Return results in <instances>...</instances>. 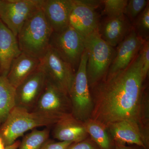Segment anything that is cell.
Instances as JSON below:
<instances>
[{
  "label": "cell",
  "instance_id": "cell-1",
  "mask_svg": "<svg viewBox=\"0 0 149 149\" xmlns=\"http://www.w3.org/2000/svg\"><path fill=\"white\" fill-rule=\"evenodd\" d=\"M140 51L126 69L91 88L93 109L91 118L107 129L112 123L123 120L138 123L146 80Z\"/></svg>",
  "mask_w": 149,
  "mask_h": 149
},
{
  "label": "cell",
  "instance_id": "cell-2",
  "mask_svg": "<svg viewBox=\"0 0 149 149\" xmlns=\"http://www.w3.org/2000/svg\"><path fill=\"white\" fill-rule=\"evenodd\" d=\"M53 32L42 9L37 10L25 22L17 36L21 52L41 59L49 48Z\"/></svg>",
  "mask_w": 149,
  "mask_h": 149
},
{
  "label": "cell",
  "instance_id": "cell-3",
  "mask_svg": "<svg viewBox=\"0 0 149 149\" xmlns=\"http://www.w3.org/2000/svg\"><path fill=\"white\" fill-rule=\"evenodd\" d=\"M61 119L15 107L5 122L0 126V137L5 146H8L13 144L27 131L42 126L52 127Z\"/></svg>",
  "mask_w": 149,
  "mask_h": 149
},
{
  "label": "cell",
  "instance_id": "cell-4",
  "mask_svg": "<svg viewBox=\"0 0 149 149\" xmlns=\"http://www.w3.org/2000/svg\"><path fill=\"white\" fill-rule=\"evenodd\" d=\"M85 47L88 55L86 71L91 88L106 76L116 50L102 39L98 29L85 37Z\"/></svg>",
  "mask_w": 149,
  "mask_h": 149
},
{
  "label": "cell",
  "instance_id": "cell-5",
  "mask_svg": "<svg viewBox=\"0 0 149 149\" xmlns=\"http://www.w3.org/2000/svg\"><path fill=\"white\" fill-rule=\"evenodd\" d=\"M88 55L85 49L69 94L72 107V115L77 120L85 122L91 118L93 102L88 84L86 67Z\"/></svg>",
  "mask_w": 149,
  "mask_h": 149
},
{
  "label": "cell",
  "instance_id": "cell-6",
  "mask_svg": "<svg viewBox=\"0 0 149 149\" xmlns=\"http://www.w3.org/2000/svg\"><path fill=\"white\" fill-rule=\"evenodd\" d=\"M49 46L75 71L85 49V37L70 26L53 32Z\"/></svg>",
  "mask_w": 149,
  "mask_h": 149
},
{
  "label": "cell",
  "instance_id": "cell-7",
  "mask_svg": "<svg viewBox=\"0 0 149 149\" xmlns=\"http://www.w3.org/2000/svg\"><path fill=\"white\" fill-rule=\"evenodd\" d=\"M39 68L45 74L47 81L69 95L75 71L50 47L40 60Z\"/></svg>",
  "mask_w": 149,
  "mask_h": 149
},
{
  "label": "cell",
  "instance_id": "cell-8",
  "mask_svg": "<svg viewBox=\"0 0 149 149\" xmlns=\"http://www.w3.org/2000/svg\"><path fill=\"white\" fill-rule=\"evenodd\" d=\"M42 0H2L0 19L16 37L25 22L41 8Z\"/></svg>",
  "mask_w": 149,
  "mask_h": 149
},
{
  "label": "cell",
  "instance_id": "cell-9",
  "mask_svg": "<svg viewBox=\"0 0 149 149\" xmlns=\"http://www.w3.org/2000/svg\"><path fill=\"white\" fill-rule=\"evenodd\" d=\"M31 111L63 118L72 115V104L67 93L47 81Z\"/></svg>",
  "mask_w": 149,
  "mask_h": 149
},
{
  "label": "cell",
  "instance_id": "cell-10",
  "mask_svg": "<svg viewBox=\"0 0 149 149\" xmlns=\"http://www.w3.org/2000/svg\"><path fill=\"white\" fill-rule=\"evenodd\" d=\"M70 15L69 26L84 37L98 28L99 16L96 9L101 1L73 0Z\"/></svg>",
  "mask_w": 149,
  "mask_h": 149
},
{
  "label": "cell",
  "instance_id": "cell-11",
  "mask_svg": "<svg viewBox=\"0 0 149 149\" xmlns=\"http://www.w3.org/2000/svg\"><path fill=\"white\" fill-rule=\"evenodd\" d=\"M47 82L45 74L38 68L15 88V107L32 111Z\"/></svg>",
  "mask_w": 149,
  "mask_h": 149
},
{
  "label": "cell",
  "instance_id": "cell-12",
  "mask_svg": "<svg viewBox=\"0 0 149 149\" xmlns=\"http://www.w3.org/2000/svg\"><path fill=\"white\" fill-rule=\"evenodd\" d=\"M146 41L139 37L133 29L118 45L114 58L105 78L126 69L139 53Z\"/></svg>",
  "mask_w": 149,
  "mask_h": 149
},
{
  "label": "cell",
  "instance_id": "cell-13",
  "mask_svg": "<svg viewBox=\"0 0 149 149\" xmlns=\"http://www.w3.org/2000/svg\"><path fill=\"white\" fill-rule=\"evenodd\" d=\"M73 3V0H42L41 9L53 32L69 26Z\"/></svg>",
  "mask_w": 149,
  "mask_h": 149
},
{
  "label": "cell",
  "instance_id": "cell-14",
  "mask_svg": "<svg viewBox=\"0 0 149 149\" xmlns=\"http://www.w3.org/2000/svg\"><path fill=\"white\" fill-rule=\"evenodd\" d=\"M133 29V24L124 14L107 17L98 28L102 39L113 47L118 45Z\"/></svg>",
  "mask_w": 149,
  "mask_h": 149
},
{
  "label": "cell",
  "instance_id": "cell-15",
  "mask_svg": "<svg viewBox=\"0 0 149 149\" xmlns=\"http://www.w3.org/2000/svg\"><path fill=\"white\" fill-rule=\"evenodd\" d=\"M114 143L135 145L147 149L137 122L123 120L110 124L107 128Z\"/></svg>",
  "mask_w": 149,
  "mask_h": 149
},
{
  "label": "cell",
  "instance_id": "cell-16",
  "mask_svg": "<svg viewBox=\"0 0 149 149\" xmlns=\"http://www.w3.org/2000/svg\"><path fill=\"white\" fill-rule=\"evenodd\" d=\"M22 52L17 37L0 19V76L7 77L13 61Z\"/></svg>",
  "mask_w": 149,
  "mask_h": 149
},
{
  "label": "cell",
  "instance_id": "cell-17",
  "mask_svg": "<svg viewBox=\"0 0 149 149\" xmlns=\"http://www.w3.org/2000/svg\"><path fill=\"white\" fill-rule=\"evenodd\" d=\"M53 127V137L59 141L77 143L89 136L84 123L77 120L72 115L59 120Z\"/></svg>",
  "mask_w": 149,
  "mask_h": 149
},
{
  "label": "cell",
  "instance_id": "cell-18",
  "mask_svg": "<svg viewBox=\"0 0 149 149\" xmlns=\"http://www.w3.org/2000/svg\"><path fill=\"white\" fill-rule=\"evenodd\" d=\"M40 60L22 52L13 61L7 78L16 88L39 68Z\"/></svg>",
  "mask_w": 149,
  "mask_h": 149
},
{
  "label": "cell",
  "instance_id": "cell-19",
  "mask_svg": "<svg viewBox=\"0 0 149 149\" xmlns=\"http://www.w3.org/2000/svg\"><path fill=\"white\" fill-rule=\"evenodd\" d=\"M15 88L7 77L0 76V126L15 107Z\"/></svg>",
  "mask_w": 149,
  "mask_h": 149
},
{
  "label": "cell",
  "instance_id": "cell-20",
  "mask_svg": "<svg viewBox=\"0 0 149 149\" xmlns=\"http://www.w3.org/2000/svg\"><path fill=\"white\" fill-rule=\"evenodd\" d=\"M83 123L89 137L100 149H115L114 142L104 125L91 118Z\"/></svg>",
  "mask_w": 149,
  "mask_h": 149
},
{
  "label": "cell",
  "instance_id": "cell-21",
  "mask_svg": "<svg viewBox=\"0 0 149 149\" xmlns=\"http://www.w3.org/2000/svg\"><path fill=\"white\" fill-rule=\"evenodd\" d=\"M51 127L42 130L33 129L23 137L17 149H40L49 139Z\"/></svg>",
  "mask_w": 149,
  "mask_h": 149
},
{
  "label": "cell",
  "instance_id": "cell-22",
  "mask_svg": "<svg viewBox=\"0 0 149 149\" xmlns=\"http://www.w3.org/2000/svg\"><path fill=\"white\" fill-rule=\"evenodd\" d=\"M138 124L147 149H149V98L147 89H144L143 93Z\"/></svg>",
  "mask_w": 149,
  "mask_h": 149
},
{
  "label": "cell",
  "instance_id": "cell-23",
  "mask_svg": "<svg viewBox=\"0 0 149 149\" xmlns=\"http://www.w3.org/2000/svg\"><path fill=\"white\" fill-rule=\"evenodd\" d=\"M133 29L139 37L146 41L149 40V4L133 22Z\"/></svg>",
  "mask_w": 149,
  "mask_h": 149
},
{
  "label": "cell",
  "instance_id": "cell-24",
  "mask_svg": "<svg viewBox=\"0 0 149 149\" xmlns=\"http://www.w3.org/2000/svg\"><path fill=\"white\" fill-rule=\"evenodd\" d=\"M127 0H103L101 1L104 5L103 13L107 17H117L124 14L128 3Z\"/></svg>",
  "mask_w": 149,
  "mask_h": 149
},
{
  "label": "cell",
  "instance_id": "cell-25",
  "mask_svg": "<svg viewBox=\"0 0 149 149\" xmlns=\"http://www.w3.org/2000/svg\"><path fill=\"white\" fill-rule=\"evenodd\" d=\"M149 3L147 0H130L128 1L124 15L131 22H133Z\"/></svg>",
  "mask_w": 149,
  "mask_h": 149
},
{
  "label": "cell",
  "instance_id": "cell-26",
  "mask_svg": "<svg viewBox=\"0 0 149 149\" xmlns=\"http://www.w3.org/2000/svg\"><path fill=\"white\" fill-rule=\"evenodd\" d=\"M143 62V72L144 79H146L149 70V42L146 41L141 50Z\"/></svg>",
  "mask_w": 149,
  "mask_h": 149
},
{
  "label": "cell",
  "instance_id": "cell-27",
  "mask_svg": "<svg viewBox=\"0 0 149 149\" xmlns=\"http://www.w3.org/2000/svg\"><path fill=\"white\" fill-rule=\"evenodd\" d=\"M66 149H100L90 137L83 141L72 143Z\"/></svg>",
  "mask_w": 149,
  "mask_h": 149
},
{
  "label": "cell",
  "instance_id": "cell-28",
  "mask_svg": "<svg viewBox=\"0 0 149 149\" xmlns=\"http://www.w3.org/2000/svg\"><path fill=\"white\" fill-rule=\"evenodd\" d=\"M72 143L65 141L55 142L49 139L40 149H66Z\"/></svg>",
  "mask_w": 149,
  "mask_h": 149
},
{
  "label": "cell",
  "instance_id": "cell-29",
  "mask_svg": "<svg viewBox=\"0 0 149 149\" xmlns=\"http://www.w3.org/2000/svg\"><path fill=\"white\" fill-rule=\"evenodd\" d=\"M115 149H145L143 148L132 145L131 146H126V145H120V144L115 143Z\"/></svg>",
  "mask_w": 149,
  "mask_h": 149
},
{
  "label": "cell",
  "instance_id": "cell-30",
  "mask_svg": "<svg viewBox=\"0 0 149 149\" xmlns=\"http://www.w3.org/2000/svg\"><path fill=\"white\" fill-rule=\"evenodd\" d=\"M21 141H16L13 144L9 146L6 147L5 149H17L19 147Z\"/></svg>",
  "mask_w": 149,
  "mask_h": 149
},
{
  "label": "cell",
  "instance_id": "cell-31",
  "mask_svg": "<svg viewBox=\"0 0 149 149\" xmlns=\"http://www.w3.org/2000/svg\"><path fill=\"white\" fill-rule=\"evenodd\" d=\"M6 146L3 142V140L0 137V149H5Z\"/></svg>",
  "mask_w": 149,
  "mask_h": 149
},
{
  "label": "cell",
  "instance_id": "cell-32",
  "mask_svg": "<svg viewBox=\"0 0 149 149\" xmlns=\"http://www.w3.org/2000/svg\"><path fill=\"white\" fill-rule=\"evenodd\" d=\"M2 1V0H0V11H1V5Z\"/></svg>",
  "mask_w": 149,
  "mask_h": 149
}]
</instances>
